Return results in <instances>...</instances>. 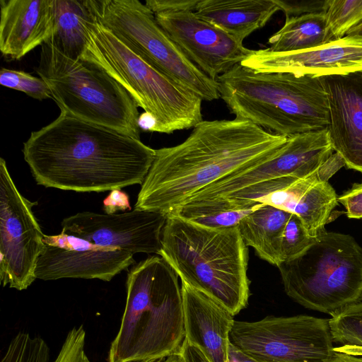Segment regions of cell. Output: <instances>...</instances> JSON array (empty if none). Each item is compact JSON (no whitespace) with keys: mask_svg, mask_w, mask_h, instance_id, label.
I'll use <instances>...</instances> for the list:
<instances>
[{"mask_svg":"<svg viewBox=\"0 0 362 362\" xmlns=\"http://www.w3.org/2000/svg\"><path fill=\"white\" fill-rule=\"evenodd\" d=\"M0 84L4 87L23 92L27 95L39 100L52 98L50 89L42 78L23 71L1 68Z\"/></svg>","mask_w":362,"mask_h":362,"instance_id":"f1b7e54d","label":"cell"},{"mask_svg":"<svg viewBox=\"0 0 362 362\" xmlns=\"http://www.w3.org/2000/svg\"><path fill=\"white\" fill-rule=\"evenodd\" d=\"M55 26L54 0H0V52L19 60L46 43Z\"/></svg>","mask_w":362,"mask_h":362,"instance_id":"ac0fdd59","label":"cell"},{"mask_svg":"<svg viewBox=\"0 0 362 362\" xmlns=\"http://www.w3.org/2000/svg\"><path fill=\"white\" fill-rule=\"evenodd\" d=\"M91 18L137 55L202 100L220 98L218 84L192 62L139 0H86Z\"/></svg>","mask_w":362,"mask_h":362,"instance_id":"9c48e42d","label":"cell"},{"mask_svg":"<svg viewBox=\"0 0 362 362\" xmlns=\"http://www.w3.org/2000/svg\"><path fill=\"white\" fill-rule=\"evenodd\" d=\"M49 348L40 337L19 332L10 341L1 362H49Z\"/></svg>","mask_w":362,"mask_h":362,"instance_id":"4316f807","label":"cell"},{"mask_svg":"<svg viewBox=\"0 0 362 362\" xmlns=\"http://www.w3.org/2000/svg\"><path fill=\"white\" fill-rule=\"evenodd\" d=\"M22 152L37 185L78 192L141 185L156 156L141 139L62 112Z\"/></svg>","mask_w":362,"mask_h":362,"instance_id":"6da1fadb","label":"cell"},{"mask_svg":"<svg viewBox=\"0 0 362 362\" xmlns=\"http://www.w3.org/2000/svg\"><path fill=\"white\" fill-rule=\"evenodd\" d=\"M286 18L310 13H326L329 0H274Z\"/></svg>","mask_w":362,"mask_h":362,"instance_id":"f546056e","label":"cell"},{"mask_svg":"<svg viewBox=\"0 0 362 362\" xmlns=\"http://www.w3.org/2000/svg\"><path fill=\"white\" fill-rule=\"evenodd\" d=\"M279 10L274 0H199L194 13L243 43Z\"/></svg>","mask_w":362,"mask_h":362,"instance_id":"ffe728a7","label":"cell"},{"mask_svg":"<svg viewBox=\"0 0 362 362\" xmlns=\"http://www.w3.org/2000/svg\"><path fill=\"white\" fill-rule=\"evenodd\" d=\"M43 240L46 247L38 258L35 275L44 281L75 278L110 281L135 262L132 253L62 232L45 235Z\"/></svg>","mask_w":362,"mask_h":362,"instance_id":"9a60e30c","label":"cell"},{"mask_svg":"<svg viewBox=\"0 0 362 362\" xmlns=\"http://www.w3.org/2000/svg\"><path fill=\"white\" fill-rule=\"evenodd\" d=\"M317 238L310 236L301 219L292 214L284 228L281 247V263L292 260L302 254Z\"/></svg>","mask_w":362,"mask_h":362,"instance_id":"83f0119b","label":"cell"},{"mask_svg":"<svg viewBox=\"0 0 362 362\" xmlns=\"http://www.w3.org/2000/svg\"><path fill=\"white\" fill-rule=\"evenodd\" d=\"M199 0H146L145 4L153 13L159 12L195 11Z\"/></svg>","mask_w":362,"mask_h":362,"instance_id":"1f68e13d","label":"cell"},{"mask_svg":"<svg viewBox=\"0 0 362 362\" xmlns=\"http://www.w3.org/2000/svg\"><path fill=\"white\" fill-rule=\"evenodd\" d=\"M287 139L245 119L203 120L183 142L156 150L134 209L168 215L209 185L272 157Z\"/></svg>","mask_w":362,"mask_h":362,"instance_id":"7a4b0ae2","label":"cell"},{"mask_svg":"<svg viewBox=\"0 0 362 362\" xmlns=\"http://www.w3.org/2000/svg\"><path fill=\"white\" fill-rule=\"evenodd\" d=\"M37 204L18 190L0 158V281L2 286L23 291L36 279L39 257L46 245L32 208Z\"/></svg>","mask_w":362,"mask_h":362,"instance_id":"8fae6325","label":"cell"},{"mask_svg":"<svg viewBox=\"0 0 362 362\" xmlns=\"http://www.w3.org/2000/svg\"><path fill=\"white\" fill-rule=\"evenodd\" d=\"M350 218H362V183L355 184L352 188L338 198Z\"/></svg>","mask_w":362,"mask_h":362,"instance_id":"4dcf8cb0","label":"cell"},{"mask_svg":"<svg viewBox=\"0 0 362 362\" xmlns=\"http://www.w3.org/2000/svg\"><path fill=\"white\" fill-rule=\"evenodd\" d=\"M85 46L80 57L115 78L138 107L155 120L153 132L171 134L203 121L202 100L144 59L114 33L90 18L84 23Z\"/></svg>","mask_w":362,"mask_h":362,"instance_id":"8992f818","label":"cell"},{"mask_svg":"<svg viewBox=\"0 0 362 362\" xmlns=\"http://www.w3.org/2000/svg\"><path fill=\"white\" fill-rule=\"evenodd\" d=\"M331 42L325 13L287 18L268 40L269 49L276 52L306 50Z\"/></svg>","mask_w":362,"mask_h":362,"instance_id":"7402d4cb","label":"cell"},{"mask_svg":"<svg viewBox=\"0 0 362 362\" xmlns=\"http://www.w3.org/2000/svg\"><path fill=\"white\" fill-rule=\"evenodd\" d=\"M362 35V23L359 25L351 29L346 35Z\"/></svg>","mask_w":362,"mask_h":362,"instance_id":"f35d334b","label":"cell"},{"mask_svg":"<svg viewBox=\"0 0 362 362\" xmlns=\"http://www.w3.org/2000/svg\"><path fill=\"white\" fill-rule=\"evenodd\" d=\"M277 267L286 293L306 308L331 315L361 300L362 247L349 235L324 230L302 254Z\"/></svg>","mask_w":362,"mask_h":362,"instance_id":"ba28073f","label":"cell"},{"mask_svg":"<svg viewBox=\"0 0 362 362\" xmlns=\"http://www.w3.org/2000/svg\"><path fill=\"white\" fill-rule=\"evenodd\" d=\"M334 351L362 357V346L344 345L334 347Z\"/></svg>","mask_w":362,"mask_h":362,"instance_id":"8d00e7d4","label":"cell"},{"mask_svg":"<svg viewBox=\"0 0 362 362\" xmlns=\"http://www.w3.org/2000/svg\"><path fill=\"white\" fill-rule=\"evenodd\" d=\"M262 204V203L238 204L227 199L187 202L168 214L206 228L223 229L238 226L245 216L259 209Z\"/></svg>","mask_w":362,"mask_h":362,"instance_id":"cb8c5ba5","label":"cell"},{"mask_svg":"<svg viewBox=\"0 0 362 362\" xmlns=\"http://www.w3.org/2000/svg\"><path fill=\"white\" fill-rule=\"evenodd\" d=\"M166 214L136 210L122 214H103L78 212L62 221V232L92 244L132 254L160 255Z\"/></svg>","mask_w":362,"mask_h":362,"instance_id":"4fadbf2b","label":"cell"},{"mask_svg":"<svg viewBox=\"0 0 362 362\" xmlns=\"http://www.w3.org/2000/svg\"><path fill=\"white\" fill-rule=\"evenodd\" d=\"M161 256L181 281L209 296L235 316L248 304V247L238 227L213 229L168 214Z\"/></svg>","mask_w":362,"mask_h":362,"instance_id":"5b68a950","label":"cell"},{"mask_svg":"<svg viewBox=\"0 0 362 362\" xmlns=\"http://www.w3.org/2000/svg\"><path fill=\"white\" fill-rule=\"evenodd\" d=\"M345 162L334 153L306 177H284L250 186L241 191L243 200L271 205L297 215L308 234L317 238L325 230L338 198L328 180Z\"/></svg>","mask_w":362,"mask_h":362,"instance_id":"7c38bea8","label":"cell"},{"mask_svg":"<svg viewBox=\"0 0 362 362\" xmlns=\"http://www.w3.org/2000/svg\"><path fill=\"white\" fill-rule=\"evenodd\" d=\"M177 276L161 256L148 257L131 268L108 362H144L180 353L185 334Z\"/></svg>","mask_w":362,"mask_h":362,"instance_id":"3957f363","label":"cell"},{"mask_svg":"<svg viewBox=\"0 0 362 362\" xmlns=\"http://www.w3.org/2000/svg\"><path fill=\"white\" fill-rule=\"evenodd\" d=\"M229 341L259 362H329L334 353L329 319L305 315L235 320Z\"/></svg>","mask_w":362,"mask_h":362,"instance_id":"30bf717a","label":"cell"},{"mask_svg":"<svg viewBox=\"0 0 362 362\" xmlns=\"http://www.w3.org/2000/svg\"><path fill=\"white\" fill-rule=\"evenodd\" d=\"M319 78L329 103L332 148L348 168L362 172V71Z\"/></svg>","mask_w":362,"mask_h":362,"instance_id":"e0dca14e","label":"cell"},{"mask_svg":"<svg viewBox=\"0 0 362 362\" xmlns=\"http://www.w3.org/2000/svg\"><path fill=\"white\" fill-rule=\"evenodd\" d=\"M216 81L237 119L286 137L329 127V103L319 77L261 73L237 64Z\"/></svg>","mask_w":362,"mask_h":362,"instance_id":"277c9868","label":"cell"},{"mask_svg":"<svg viewBox=\"0 0 362 362\" xmlns=\"http://www.w3.org/2000/svg\"><path fill=\"white\" fill-rule=\"evenodd\" d=\"M361 300H362V292H361Z\"/></svg>","mask_w":362,"mask_h":362,"instance_id":"ab89813d","label":"cell"},{"mask_svg":"<svg viewBox=\"0 0 362 362\" xmlns=\"http://www.w3.org/2000/svg\"><path fill=\"white\" fill-rule=\"evenodd\" d=\"M228 357L233 358L237 362H259L242 352L230 342L228 345Z\"/></svg>","mask_w":362,"mask_h":362,"instance_id":"e575fe53","label":"cell"},{"mask_svg":"<svg viewBox=\"0 0 362 362\" xmlns=\"http://www.w3.org/2000/svg\"><path fill=\"white\" fill-rule=\"evenodd\" d=\"M291 213L263 204L239 223L240 234L262 259L278 267L281 264L280 247L284 228Z\"/></svg>","mask_w":362,"mask_h":362,"instance_id":"44dd1931","label":"cell"},{"mask_svg":"<svg viewBox=\"0 0 362 362\" xmlns=\"http://www.w3.org/2000/svg\"><path fill=\"white\" fill-rule=\"evenodd\" d=\"M329 362H362V357L334 351Z\"/></svg>","mask_w":362,"mask_h":362,"instance_id":"d590c367","label":"cell"},{"mask_svg":"<svg viewBox=\"0 0 362 362\" xmlns=\"http://www.w3.org/2000/svg\"><path fill=\"white\" fill-rule=\"evenodd\" d=\"M36 72L62 112L140 139L138 106L115 78L98 66L41 46Z\"/></svg>","mask_w":362,"mask_h":362,"instance_id":"52a82bcc","label":"cell"},{"mask_svg":"<svg viewBox=\"0 0 362 362\" xmlns=\"http://www.w3.org/2000/svg\"><path fill=\"white\" fill-rule=\"evenodd\" d=\"M185 339L211 362H226L229 334L235 320L223 305L181 281Z\"/></svg>","mask_w":362,"mask_h":362,"instance_id":"d6986e66","label":"cell"},{"mask_svg":"<svg viewBox=\"0 0 362 362\" xmlns=\"http://www.w3.org/2000/svg\"><path fill=\"white\" fill-rule=\"evenodd\" d=\"M325 15L332 40H339L362 23V0H329Z\"/></svg>","mask_w":362,"mask_h":362,"instance_id":"484cf974","label":"cell"},{"mask_svg":"<svg viewBox=\"0 0 362 362\" xmlns=\"http://www.w3.org/2000/svg\"><path fill=\"white\" fill-rule=\"evenodd\" d=\"M181 358H182V357H181Z\"/></svg>","mask_w":362,"mask_h":362,"instance_id":"60d3db41","label":"cell"},{"mask_svg":"<svg viewBox=\"0 0 362 362\" xmlns=\"http://www.w3.org/2000/svg\"><path fill=\"white\" fill-rule=\"evenodd\" d=\"M329 319L333 342L362 346V300L350 303Z\"/></svg>","mask_w":362,"mask_h":362,"instance_id":"d4e9b609","label":"cell"},{"mask_svg":"<svg viewBox=\"0 0 362 362\" xmlns=\"http://www.w3.org/2000/svg\"><path fill=\"white\" fill-rule=\"evenodd\" d=\"M153 14L160 26L188 59L214 80L240 64L254 51L200 18L194 11Z\"/></svg>","mask_w":362,"mask_h":362,"instance_id":"5bb4252c","label":"cell"},{"mask_svg":"<svg viewBox=\"0 0 362 362\" xmlns=\"http://www.w3.org/2000/svg\"><path fill=\"white\" fill-rule=\"evenodd\" d=\"M261 73L286 72L316 77L362 71V35L345 37L298 52L254 50L241 64Z\"/></svg>","mask_w":362,"mask_h":362,"instance_id":"2e32d148","label":"cell"},{"mask_svg":"<svg viewBox=\"0 0 362 362\" xmlns=\"http://www.w3.org/2000/svg\"><path fill=\"white\" fill-rule=\"evenodd\" d=\"M182 362H211L203 351L185 339L180 350Z\"/></svg>","mask_w":362,"mask_h":362,"instance_id":"836d02e7","label":"cell"},{"mask_svg":"<svg viewBox=\"0 0 362 362\" xmlns=\"http://www.w3.org/2000/svg\"><path fill=\"white\" fill-rule=\"evenodd\" d=\"M144 362H182V358L181 356L179 354H175L170 355L169 356H167L165 358H162L159 359H155Z\"/></svg>","mask_w":362,"mask_h":362,"instance_id":"74e56055","label":"cell"},{"mask_svg":"<svg viewBox=\"0 0 362 362\" xmlns=\"http://www.w3.org/2000/svg\"><path fill=\"white\" fill-rule=\"evenodd\" d=\"M54 33L46 42L73 59H80L85 46L84 23L91 18L86 0H54Z\"/></svg>","mask_w":362,"mask_h":362,"instance_id":"603a6c76","label":"cell"},{"mask_svg":"<svg viewBox=\"0 0 362 362\" xmlns=\"http://www.w3.org/2000/svg\"><path fill=\"white\" fill-rule=\"evenodd\" d=\"M103 209L107 214H115L118 210L131 209L129 197L120 189L110 191L103 200Z\"/></svg>","mask_w":362,"mask_h":362,"instance_id":"d6a6232c","label":"cell"}]
</instances>
